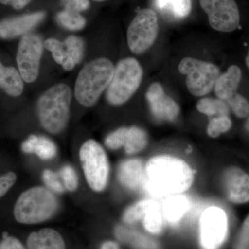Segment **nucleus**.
<instances>
[{
  "label": "nucleus",
  "instance_id": "7c9ffc66",
  "mask_svg": "<svg viewBox=\"0 0 249 249\" xmlns=\"http://www.w3.org/2000/svg\"><path fill=\"white\" fill-rule=\"evenodd\" d=\"M127 127H121L109 134L106 139V145L111 150H118L124 147Z\"/></svg>",
  "mask_w": 249,
  "mask_h": 249
},
{
  "label": "nucleus",
  "instance_id": "f704fd0d",
  "mask_svg": "<svg viewBox=\"0 0 249 249\" xmlns=\"http://www.w3.org/2000/svg\"><path fill=\"white\" fill-rule=\"evenodd\" d=\"M61 2L65 6V10L78 13L86 11L89 7V1L88 0H61Z\"/></svg>",
  "mask_w": 249,
  "mask_h": 249
},
{
  "label": "nucleus",
  "instance_id": "5701e85b",
  "mask_svg": "<svg viewBox=\"0 0 249 249\" xmlns=\"http://www.w3.org/2000/svg\"><path fill=\"white\" fill-rule=\"evenodd\" d=\"M196 109L209 116H229L230 108L225 101L214 98H201L196 103Z\"/></svg>",
  "mask_w": 249,
  "mask_h": 249
},
{
  "label": "nucleus",
  "instance_id": "39448f33",
  "mask_svg": "<svg viewBox=\"0 0 249 249\" xmlns=\"http://www.w3.org/2000/svg\"><path fill=\"white\" fill-rule=\"evenodd\" d=\"M142 75V67L135 58L120 60L107 88L108 102L112 106H121L129 101L139 89Z\"/></svg>",
  "mask_w": 249,
  "mask_h": 249
},
{
  "label": "nucleus",
  "instance_id": "7ed1b4c3",
  "mask_svg": "<svg viewBox=\"0 0 249 249\" xmlns=\"http://www.w3.org/2000/svg\"><path fill=\"white\" fill-rule=\"evenodd\" d=\"M114 65L107 58L95 59L80 71L75 84L74 95L80 104L93 106L108 88L114 72Z\"/></svg>",
  "mask_w": 249,
  "mask_h": 249
},
{
  "label": "nucleus",
  "instance_id": "f8f14e48",
  "mask_svg": "<svg viewBox=\"0 0 249 249\" xmlns=\"http://www.w3.org/2000/svg\"><path fill=\"white\" fill-rule=\"evenodd\" d=\"M222 186L228 200L236 204L249 202V175L237 167H230L223 174Z\"/></svg>",
  "mask_w": 249,
  "mask_h": 249
},
{
  "label": "nucleus",
  "instance_id": "79ce46f5",
  "mask_svg": "<svg viewBox=\"0 0 249 249\" xmlns=\"http://www.w3.org/2000/svg\"><path fill=\"white\" fill-rule=\"evenodd\" d=\"M246 64H247V67L249 70V48L248 51V53H247V57H246Z\"/></svg>",
  "mask_w": 249,
  "mask_h": 249
},
{
  "label": "nucleus",
  "instance_id": "1a4fd4ad",
  "mask_svg": "<svg viewBox=\"0 0 249 249\" xmlns=\"http://www.w3.org/2000/svg\"><path fill=\"white\" fill-rule=\"evenodd\" d=\"M43 46L42 39L36 34H25L19 41L17 63L21 76L26 83H33L38 76Z\"/></svg>",
  "mask_w": 249,
  "mask_h": 249
},
{
  "label": "nucleus",
  "instance_id": "e433bc0d",
  "mask_svg": "<svg viewBox=\"0 0 249 249\" xmlns=\"http://www.w3.org/2000/svg\"><path fill=\"white\" fill-rule=\"evenodd\" d=\"M0 249H25L17 238L6 236L0 242Z\"/></svg>",
  "mask_w": 249,
  "mask_h": 249
},
{
  "label": "nucleus",
  "instance_id": "c85d7f7f",
  "mask_svg": "<svg viewBox=\"0 0 249 249\" xmlns=\"http://www.w3.org/2000/svg\"><path fill=\"white\" fill-rule=\"evenodd\" d=\"M226 102L237 118L245 119L249 116L248 100L240 93H235L233 96L226 101Z\"/></svg>",
  "mask_w": 249,
  "mask_h": 249
},
{
  "label": "nucleus",
  "instance_id": "a211bd4d",
  "mask_svg": "<svg viewBox=\"0 0 249 249\" xmlns=\"http://www.w3.org/2000/svg\"><path fill=\"white\" fill-rule=\"evenodd\" d=\"M22 150L25 153H35L43 160H52L57 152L55 144L50 139L36 135L30 136L23 142Z\"/></svg>",
  "mask_w": 249,
  "mask_h": 249
},
{
  "label": "nucleus",
  "instance_id": "0eeeda50",
  "mask_svg": "<svg viewBox=\"0 0 249 249\" xmlns=\"http://www.w3.org/2000/svg\"><path fill=\"white\" fill-rule=\"evenodd\" d=\"M178 70L187 76L186 84L189 92L198 97L208 94L220 76L219 68L214 64L190 57L181 60Z\"/></svg>",
  "mask_w": 249,
  "mask_h": 249
},
{
  "label": "nucleus",
  "instance_id": "cd10ccee",
  "mask_svg": "<svg viewBox=\"0 0 249 249\" xmlns=\"http://www.w3.org/2000/svg\"><path fill=\"white\" fill-rule=\"evenodd\" d=\"M66 53L73 59L76 64L80 63L84 53V42L78 36H71L67 37L64 42Z\"/></svg>",
  "mask_w": 249,
  "mask_h": 249
},
{
  "label": "nucleus",
  "instance_id": "f257e3e1",
  "mask_svg": "<svg viewBox=\"0 0 249 249\" xmlns=\"http://www.w3.org/2000/svg\"><path fill=\"white\" fill-rule=\"evenodd\" d=\"M194 174L184 160L171 156H157L144 168V186L154 196L179 194L189 189Z\"/></svg>",
  "mask_w": 249,
  "mask_h": 249
},
{
  "label": "nucleus",
  "instance_id": "473e14b6",
  "mask_svg": "<svg viewBox=\"0 0 249 249\" xmlns=\"http://www.w3.org/2000/svg\"><path fill=\"white\" fill-rule=\"evenodd\" d=\"M43 180L50 189L57 193H62L65 191V187L60 182L58 175L50 170H45L43 172Z\"/></svg>",
  "mask_w": 249,
  "mask_h": 249
},
{
  "label": "nucleus",
  "instance_id": "c756f323",
  "mask_svg": "<svg viewBox=\"0 0 249 249\" xmlns=\"http://www.w3.org/2000/svg\"><path fill=\"white\" fill-rule=\"evenodd\" d=\"M43 45L47 50L52 52L54 60L62 65L66 53L64 42H60L57 39L49 38L44 42Z\"/></svg>",
  "mask_w": 249,
  "mask_h": 249
},
{
  "label": "nucleus",
  "instance_id": "f3484780",
  "mask_svg": "<svg viewBox=\"0 0 249 249\" xmlns=\"http://www.w3.org/2000/svg\"><path fill=\"white\" fill-rule=\"evenodd\" d=\"M27 245L29 249H65L62 236L52 229L32 232L28 237Z\"/></svg>",
  "mask_w": 249,
  "mask_h": 249
},
{
  "label": "nucleus",
  "instance_id": "20e7f679",
  "mask_svg": "<svg viewBox=\"0 0 249 249\" xmlns=\"http://www.w3.org/2000/svg\"><path fill=\"white\" fill-rule=\"evenodd\" d=\"M57 208L58 201L52 192L44 187H34L18 198L15 205V218L21 224H37L49 219Z\"/></svg>",
  "mask_w": 249,
  "mask_h": 249
},
{
  "label": "nucleus",
  "instance_id": "bb28decb",
  "mask_svg": "<svg viewBox=\"0 0 249 249\" xmlns=\"http://www.w3.org/2000/svg\"><path fill=\"white\" fill-rule=\"evenodd\" d=\"M151 202L150 200H142L132 205L124 213L123 217L124 222L132 224L142 219Z\"/></svg>",
  "mask_w": 249,
  "mask_h": 249
},
{
  "label": "nucleus",
  "instance_id": "c03bdc74",
  "mask_svg": "<svg viewBox=\"0 0 249 249\" xmlns=\"http://www.w3.org/2000/svg\"><path fill=\"white\" fill-rule=\"evenodd\" d=\"M94 1H98V2H100V1H106V0H93Z\"/></svg>",
  "mask_w": 249,
  "mask_h": 249
},
{
  "label": "nucleus",
  "instance_id": "f03ea898",
  "mask_svg": "<svg viewBox=\"0 0 249 249\" xmlns=\"http://www.w3.org/2000/svg\"><path fill=\"white\" fill-rule=\"evenodd\" d=\"M71 91L65 84L49 88L39 98L37 111L43 128L51 134H58L66 127L70 114Z\"/></svg>",
  "mask_w": 249,
  "mask_h": 249
},
{
  "label": "nucleus",
  "instance_id": "ddd939ff",
  "mask_svg": "<svg viewBox=\"0 0 249 249\" xmlns=\"http://www.w3.org/2000/svg\"><path fill=\"white\" fill-rule=\"evenodd\" d=\"M146 99L150 111L157 119L173 121L179 114V106L173 98L165 94L163 87L159 83H152L149 87Z\"/></svg>",
  "mask_w": 249,
  "mask_h": 249
},
{
  "label": "nucleus",
  "instance_id": "aec40b11",
  "mask_svg": "<svg viewBox=\"0 0 249 249\" xmlns=\"http://www.w3.org/2000/svg\"><path fill=\"white\" fill-rule=\"evenodd\" d=\"M159 11L173 19H182L192 11V0H153Z\"/></svg>",
  "mask_w": 249,
  "mask_h": 249
},
{
  "label": "nucleus",
  "instance_id": "9d476101",
  "mask_svg": "<svg viewBox=\"0 0 249 249\" xmlns=\"http://www.w3.org/2000/svg\"><path fill=\"white\" fill-rule=\"evenodd\" d=\"M199 2L214 30L231 32L239 27L240 11L235 0H199Z\"/></svg>",
  "mask_w": 249,
  "mask_h": 249
},
{
  "label": "nucleus",
  "instance_id": "2eb2a0df",
  "mask_svg": "<svg viewBox=\"0 0 249 249\" xmlns=\"http://www.w3.org/2000/svg\"><path fill=\"white\" fill-rule=\"evenodd\" d=\"M242 75V71L237 65H231L225 73L220 75L214 87L217 98L226 101L237 93Z\"/></svg>",
  "mask_w": 249,
  "mask_h": 249
},
{
  "label": "nucleus",
  "instance_id": "423d86ee",
  "mask_svg": "<svg viewBox=\"0 0 249 249\" xmlns=\"http://www.w3.org/2000/svg\"><path fill=\"white\" fill-rule=\"evenodd\" d=\"M80 160L90 188L95 191H103L107 186L109 172L104 149L95 141H88L80 148Z\"/></svg>",
  "mask_w": 249,
  "mask_h": 249
},
{
  "label": "nucleus",
  "instance_id": "c9c22d12",
  "mask_svg": "<svg viewBox=\"0 0 249 249\" xmlns=\"http://www.w3.org/2000/svg\"><path fill=\"white\" fill-rule=\"evenodd\" d=\"M16 181V175L14 173H9L0 177V198L7 193Z\"/></svg>",
  "mask_w": 249,
  "mask_h": 249
},
{
  "label": "nucleus",
  "instance_id": "4c0bfd02",
  "mask_svg": "<svg viewBox=\"0 0 249 249\" xmlns=\"http://www.w3.org/2000/svg\"><path fill=\"white\" fill-rule=\"evenodd\" d=\"M31 1V0H0V3L4 5H11L14 9L19 10L25 7Z\"/></svg>",
  "mask_w": 249,
  "mask_h": 249
},
{
  "label": "nucleus",
  "instance_id": "393cba45",
  "mask_svg": "<svg viewBox=\"0 0 249 249\" xmlns=\"http://www.w3.org/2000/svg\"><path fill=\"white\" fill-rule=\"evenodd\" d=\"M143 226L147 231L152 234H159L162 230L161 214L158 206L152 201L142 218Z\"/></svg>",
  "mask_w": 249,
  "mask_h": 249
},
{
  "label": "nucleus",
  "instance_id": "a878e982",
  "mask_svg": "<svg viewBox=\"0 0 249 249\" xmlns=\"http://www.w3.org/2000/svg\"><path fill=\"white\" fill-rule=\"evenodd\" d=\"M232 121L229 116H215L212 118L208 124L207 134L211 138H217L226 133L232 127Z\"/></svg>",
  "mask_w": 249,
  "mask_h": 249
},
{
  "label": "nucleus",
  "instance_id": "72a5a7b5",
  "mask_svg": "<svg viewBox=\"0 0 249 249\" xmlns=\"http://www.w3.org/2000/svg\"><path fill=\"white\" fill-rule=\"evenodd\" d=\"M183 206L182 199H176L172 201L170 206H168V211L167 212L168 219L171 222H176L179 219L183 214Z\"/></svg>",
  "mask_w": 249,
  "mask_h": 249
},
{
  "label": "nucleus",
  "instance_id": "b1692460",
  "mask_svg": "<svg viewBox=\"0 0 249 249\" xmlns=\"http://www.w3.org/2000/svg\"><path fill=\"white\" fill-rule=\"evenodd\" d=\"M56 19L60 25L71 31L82 30L86 24V20L79 13L70 10L59 13Z\"/></svg>",
  "mask_w": 249,
  "mask_h": 249
},
{
  "label": "nucleus",
  "instance_id": "6ab92c4d",
  "mask_svg": "<svg viewBox=\"0 0 249 249\" xmlns=\"http://www.w3.org/2000/svg\"><path fill=\"white\" fill-rule=\"evenodd\" d=\"M0 88L11 96H19L24 89L20 73L13 67H4L0 62Z\"/></svg>",
  "mask_w": 249,
  "mask_h": 249
},
{
  "label": "nucleus",
  "instance_id": "4468645a",
  "mask_svg": "<svg viewBox=\"0 0 249 249\" xmlns=\"http://www.w3.org/2000/svg\"><path fill=\"white\" fill-rule=\"evenodd\" d=\"M46 14L43 11L34 14L8 18L0 22V37L11 39L21 35H25L43 20Z\"/></svg>",
  "mask_w": 249,
  "mask_h": 249
},
{
  "label": "nucleus",
  "instance_id": "412c9836",
  "mask_svg": "<svg viewBox=\"0 0 249 249\" xmlns=\"http://www.w3.org/2000/svg\"><path fill=\"white\" fill-rule=\"evenodd\" d=\"M148 137L143 129L135 126L129 127L124 139V151L127 155L138 153L146 147Z\"/></svg>",
  "mask_w": 249,
  "mask_h": 249
},
{
  "label": "nucleus",
  "instance_id": "6e6552de",
  "mask_svg": "<svg viewBox=\"0 0 249 249\" xmlns=\"http://www.w3.org/2000/svg\"><path fill=\"white\" fill-rule=\"evenodd\" d=\"M158 34V18L155 11L151 9L140 10L127 29L129 49L137 55L143 53L155 43Z\"/></svg>",
  "mask_w": 249,
  "mask_h": 249
},
{
  "label": "nucleus",
  "instance_id": "ea45409f",
  "mask_svg": "<svg viewBox=\"0 0 249 249\" xmlns=\"http://www.w3.org/2000/svg\"><path fill=\"white\" fill-rule=\"evenodd\" d=\"M76 65V62L73 60V59L67 53H65V58H64L63 62L62 63L64 70H67V71H71L74 68Z\"/></svg>",
  "mask_w": 249,
  "mask_h": 249
},
{
  "label": "nucleus",
  "instance_id": "9b49d317",
  "mask_svg": "<svg viewBox=\"0 0 249 249\" xmlns=\"http://www.w3.org/2000/svg\"><path fill=\"white\" fill-rule=\"evenodd\" d=\"M227 217L219 208L206 210L201 219V244L204 249H218L225 240L227 233Z\"/></svg>",
  "mask_w": 249,
  "mask_h": 249
},
{
  "label": "nucleus",
  "instance_id": "a19ab883",
  "mask_svg": "<svg viewBox=\"0 0 249 249\" xmlns=\"http://www.w3.org/2000/svg\"><path fill=\"white\" fill-rule=\"evenodd\" d=\"M101 249H120L119 245L116 242L112 241H107V242L103 243Z\"/></svg>",
  "mask_w": 249,
  "mask_h": 249
},
{
  "label": "nucleus",
  "instance_id": "dca6fc26",
  "mask_svg": "<svg viewBox=\"0 0 249 249\" xmlns=\"http://www.w3.org/2000/svg\"><path fill=\"white\" fill-rule=\"evenodd\" d=\"M121 182L131 190H137L143 184L144 168L142 162L137 159L124 160L119 168Z\"/></svg>",
  "mask_w": 249,
  "mask_h": 249
},
{
  "label": "nucleus",
  "instance_id": "37998d69",
  "mask_svg": "<svg viewBox=\"0 0 249 249\" xmlns=\"http://www.w3.org/2000/svg\"><path fill=\"white\" fill-rule=\"evenodd\" d=\"M245 127L246 129H247V130L249 132V116L247 121H246Z\"/></svg>",
  "mask_w": 249,
  "mask_h": 249
},
{
  "label": "nucleus",
  "instance_id": "58836bf2",
  "mask_svg": "<svg viewBox=\"0 0 249 249\" xmlns=\"http://www.w3.org/2000/svg\"><path fill=\"white\" fill-rule=\"evenodd\" d=\"M241 240V245L242 247H247L249 245V217L247 218L244 224Z\"/></svg>",
  "mask_w": 249,
  "mask_h": 249
},
{
  "label": "nucleus",
  "instance_id": "2f4dec72",
  "mask_svg": "<svg viewBox=\"0 0 249 249\" xmlns=\"http://www.w3.org/2000/svg\"><path fill=\"white\" fill-rule=\"evenodd\" d=\"M64 186L70 191H75L78 187V178L74 170L70 165H65L60 171Z\"/></svg>",
  "mask_w": 249,
  "mask_h": 249
},
{
  "label": "nucleus",
  "instance_id": "4be33fe9",
  "mask_svg": "<svg viewBox=\"0 0 249 249\" xmlns=\"http://www.w3.org/2000/svg\"><path fill=\"white\" fill-rule=\"evenodd\" d=\"M115 233L118 239L136 248L149 249L154 248L156 246L153 241L133 229L120 226L116 228Z\"/></svg>",
  "mask_w": 249,
  "mask_h": 249
}]
</instances>
